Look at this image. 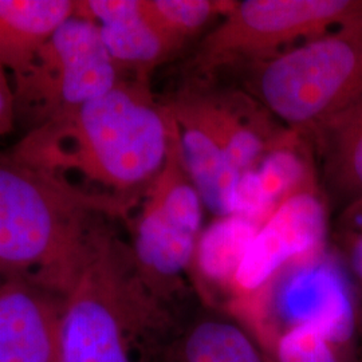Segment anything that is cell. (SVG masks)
Masks as SVG:
<instances>
[{"label": "cell", "mask_w": 362, "mask_h": 362, "mask_svg": "<svg viewBox=\"0 0 362 362\" xmlns=\"http://www.w3.org/2000/svg\"><path fill=\"white\" fill-rule=\"evenodd\" d=\"M172 128L149 78H121L101 97L27 132L8 153L133 206L164 167Z\"/></svg>", "instance_id": "cell-1"}, {"label": "cell", "mask_w": 362, "mask_h": 362, "mask_svg": "<svg viewBox=\"0 0 362 362\" xmlns=\"http://www.w3.org/2000/svg\"><path fill=\"white\" fill-rule=\"evenodd\" d=\"M132 204L0 153V274L65 297L107 218Z\"/></svg>", "instance_id": "cell-2"}, {"label": "cell", "mask_w": 362, "mask_h": 362, "mask_svg": "<svg viewBox=\"0 0 362 362\" xmlns=\"http://www.w3.org/2000/svg\"><path fill=\"white\" fill-rule=\"evenodd\" d=\"M112 220L98 227L64 297L62 362H160L180 321L146 285Z\"/></svg>", "instance_id": "cell-3"}, {"label": "cell", "mask_w": 362, "mask_h": 362, "mask_svg": "<svg viewBox=\"0 0 362 362\" xmlns=\"http://www.w3.org/2000/svg\"><path fill=\"white\" fill-rule=\"evenodd\" d=\"M252 90L288 129L308 134L362 101V19L255 65Z\"/></svg>", "instance_id": "cell-4"}, {"label": "cell", "mask_w": 362, "mask_h": 362, "mask_svg": "<svg viewBox=\"0 0 362 362\" xmlns=\"http://www.w3.org/2000/svg\"><path fill=\"white\" fill-rule=\"evenodd\" d=\"M144 199L132 228L130 248L146 285L181 318L202 303L194 263L204 204L194 184L181 173L161 176Z\"/></svg>", "instance_id": "cell-5"}, {"label": "cell", "mask_w": 362, "mask_h": 362, "mask_svg": "<svg viewBox=\"0 0 362 362\" xmlns=\"http://www.w3.org/2000/svg\"><path fill=\"white\" fill-rule=\"evenodd\" d=\"M362 19V0H243L203 39L192 58L203 76L238 64L267 61L294 42H306Z\"/></svg>", "instance_id": "cell-6"}, {"label": "cell", "mask_w": 362, "mask_h": 362, "mask_svg": "<svg viewBox=\"0 0 362 362\" xmlns=\"http://www.w3.org/2000/svg\"><path fill=\"white\" fill-rule=\"evenodd\" d=\"M121 71L105 47L98 25L71 16L13 81L16 118L35 129L113 89Z\"/></svg>", "instance_id": "cell-7"}, {"label": "cell", "mask_w": 362, "mask_h": 362, "mask_svg": "<svg viewBox=\"0 0 362 362\" xmlns=\"http://www.w3.org/2000/svg\"><path fill=\"white\" fill-rule=\"evenodd\" d=\"M317 182L290 196L254 236L233 279V311L240 314L286 269L330 250V206Z\"/></svg>", "instance_id": "cell-8"}, {"label": "cell", "mask_w": 362, "mask_h": 362, "mask_svg": "<svg viewBox=\"0 0 362 362\" xmlns=\"http://www.w3.org/2000/svg\"><path fill=\"white\" fill-rule=\"evenodd\" d=\"M164 105L175 118L206 130L240 172L254 168L291 133L272 125L257 104L239 94L185 90Z\"/></svg>", "instance_id": "cell-9"}, {"label": "cell", "mask_w": 362, "mask_h": 362, "mask_svg": "<svg viewBox=\"0 0 362 362\" xmlns=\"http://www.w3.org/2000/svg\"><path fill=\"white\" fill-rule=\"evenodd\" d=\"M64 296L25 279L0 286V362H62Z\"/></svg>", "instance_id": "cell-10"}, {"label": "cell", "mask_w": 362, "mask_h": 362, "mask_svg": "<svg viewBox=\"0 0 362 362\" xmlns=\"http://www.w3.org/2000/svg\"><path fill=\"white\" fill-rule=\"evenodd\" d=\"M160 362H270L254 330L224 308L200 303L181 317Z\"/></svg>", "instance_id": "cell-11"}, {"label": "cell", "mask_w": 362, "mask_h": 362, "mask_svg": "<svg viewBox=\"0 0 362 362\" xmlns=\"http://www.w3.org/2000/svg\"><path fill=\"white\" fill-rule=\"evenodd\" d=\"M297 134L291 130L254 168L242 172L235 215L260 227L286 199L318 182L306 151L299 149Z\"/></svg>", "instance_id": "cell-12"}, {"label": "cell", "mask_w": 362, "mask_h": 362, "mask_svg": "<svg viewBox=\"0 0 362 362\" xmlns=\"http://www.w3.org/2000/svg\"><path fill=\"white\" fill-rule=\"evenodd\" d=\"M321 167V187L338 214L362 203V101L308 133Z\"/></svg>", "instance_id": "cell-13"}, {"label": "cell", "mask_w": 362, "mask_h": 362, "mask_svg": "<svg viewBox=\"0 0 362 362\" xmlns=\"http://www.w3.org/2000/svg\"><path fill=\"white\" fill-rule=\"evenodd\" d=\"M71 0H0V65L21 77L52 33L76 15Z\"/></svg>", "instance_id": "cell-14"}, {"label": "cell", "mask_w": 362, "mask_h": 362, "mask_svg": "<svg viewBox=\"0 0 362 362\" xmlns=\"http://www.w3.org/2000/svg\"><path fill=\"white\" fill-rule=\"evenodd\" d=\"M173 119L177 127L184 168L204 208L215 219L235 215L242 172L206 130L185 119L175 117Z\"/></svg>", "instance_id": "cell-15"}, {"label": "cell", "mask_w": 362, "mask_h": 362, "mask_svg": "<svg viewBox=\"0 0 362 362\" xmlns=\"http://www.w3.org/2000/svg\"><path fill=\"white\" fill-rule=\"evenodd\" d=\"M257 223L239 215L218 218L203 228L194 263V279L203 303L214 306V291L231 294L233 279L258 233Z\"/></svg>", "instance_id": "cell-16"}, {"label": "cell", "mask_w": 362, "mask_h": 362, "mask_svg": "<svg viewBox=\"0 0 362 362\" xmlns=\"http://www.w3.org/2000/svg\"><path fill=\"white\" fill-rule=\"evenodd\" d=\"M100 27L105 47L118 70H129L134 77L149 78L156 66L173 57L184 43L169 35L139 0L132 13Z\"/></svg>", "instance_id": "cell-17"}, {"label": "cell", "mask_w": 362, "mask_h": 362, "mask_svg": "<svg viewBox=\"0 0 362 362\" xmlns=\"http://www.w3.org/2000/svg\"><path fill=\"white\" fill-rule=\"evenodd\" d=\"M270 362H356L362 346L358 330L303 326L262 342Z\"/></svg>", "instance_id": "cell-18"}, {"label": "cell", "mask_w": 362, "mask_h": 362, "mask_svg": "<svg viewBox=\"0 0 362 362\" xmlns=\"http://www.w3.org/2000/svg\"><path fill=\"white\" fill-rule=\"evenodd\" d=\"M233 4L223 0H145L146 11L156 23L182 43L216 16H226Z\"/></svg>", "instance_id": "cell-19"}, {"label": "cell", "mask_w": 362, "mask_h": 362, "mask_svg": "<svg viewBox=\"0 0 362 362\" xmlns=\"http://www.w3.org/2000/svg\"><path fill=\"white\" fill-rule=\"evenodd\" d=\"M330 248L349 278L360 314L362 332V203L338 214Z\"/></svg>", "instance_id": "cell-20"}, {"label": "cell", "mask_w": 362, "mask_h": 362, "mask_svg": "<svg viewBox=\"0 0 362 362\" xmlns=\"http://www.w3.org/2000/svg\"><path fill=\"white\" fill-rule=\"evenodd\" d=\"M8 71L0 65V136L10 133L16 121L13 82Z\"/></svg>", "instance_id": "cell-21"}, {"label": "cell", "mask_w": 362, "mask_h": 362, "mask_svg": "<svg viewBox=\"0 0 362 362\" xmlns=\"http://www.w3.org/2000/svg\"><path fill=\"white\" fill-rule=\"evenodd\" d=\"M356 362H362V346L361 349H360V353H358V357H357Z\"/></svg>", "instance_id": "cell-22"}, {"label": "cell", "mask_w": 362, "mask_h": 362, "mask_svg": "<svg viewBox=\"0 0 362 362\" xmlns=\"http://www.w3.org/2000/svg\"><path fill=\"white\" fill-rule=\"evenodd\" d=\"M3 281H4V278H3V276H1V274H0V286L3 284Z\"/></svg>", "instance_id": "cell-23"}]
</instances>
